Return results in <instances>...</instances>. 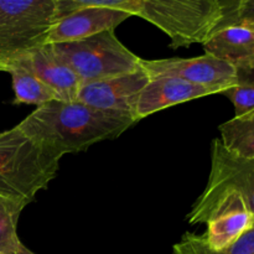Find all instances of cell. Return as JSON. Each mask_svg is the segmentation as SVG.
Listing matches in <instances>:
<instances>
[{
	"instance_id": "7c38bea8",
	"label": "cell",
	"mask_w": 254,
	"mask_h": 254,
	"mask_svg": "<svg viewBox=\"0 0 254 254\" xmlns=\"http://www.w3.org/2000/svg\"><path fill=\"white\" fill-rule=\"evenodd\" d=\"M16 60L47 84L59 96L60 101H77L81 79L54 54L50 45L37 47Z\"/></svg>"
},
{
	"instance_id": "8fae6325",
	"label": "cell",
	"mask_w": 254,
	"mask_h": 254,
	"mask_svg": "<svg viewBox=\"0 0 254 254\" xmlns=\"http://www.w3.org/2000/svg\"><path fill=\"white\" fill-rule=\"evenodd\" d=\"M216 93L217 92L215 89L191 83L180 78H173V77L150 78L136 99L133 109L134 119L138 122L156 112L170 108L176 104Z\"/></svg>"
},
{
	"instance_id": "6da1fadb",
	"label": "cell",
	"mask_w": 254,
	"mask_h": 254,
	"mask_svg": "<svg viewBox=\"0 0 254 254\" xmlns=\"http://www.w3.org/2000/svg\"><path fill=\"white\" fill-rule=\"evenodd\" d=\"M136 121L131 114L107 112L79 101H51L17 124L29 138L59 156L116 139Z\"/></svg>"
},
{
	"instance_id": "5bb4252c",
	"label": "cell",
	"mask_w": 254,
	"mask_h": 254,
	"mask_svg": "<svg viewBox=\"0 0 254 254\" xmlns=\"http://www.w3.org/2000/svg\"><path fill=\"white\" fill-rule=\"evenodd\" d=\"M0 71L7 72L11 76L15 93L12 104H35L39 107L47 102L60 101L59 96L19 60L4 64Z\"/></svg>"
},
{
	"instance_id": "9c48e42d",
	"label": "cell",
	"mask_w": 254,
	"mask_h": 254,
	"mask_svg": "<svg viewBox=\"0 0 254 254\" xmlns=\"http://www.w3.org/2000/svg\"><path fill=\"white\" fill-rule=\"evenodd\" d=\"M149 79L148 74L140 68L131 73L88 82L81 84L77 101L101 111L119 112L133 116L139 93Z\"/></svg>"
},
{
	"instance_id": "d6986e66",
	"label": "cell",
	"mask_w": 254,
	"mask_h": 254,
	"mask_svg": "<svg viewBox=\"0 0 254 254\" xmlns=\"http://www.w3.org/2000/svg\"><path fill=\"white\" fill-rule=\"evenodd\" d=\"M218 2H220V6L222 9V21L217 26V29H220V27L227 26L232 22L233 17H235L236 12H237L238 7L242 4L243 0H218Z\"/></svg>"
},
{
	"instance_id": "7402d4cb",
	"label": "cell",
	"mask_w": 254,
	"mask_h": 254,
	"mask_svg": "<svg viewBox=\"0 0 254 254\" xmlns=\"http://www.w3.org/2000/svg\"><path fill=\"white\" fill-rule=\"evenodd\" d=\"M236 24H246L248 25V26H252L254 27V19H250V20H242V21L240 22H236ZM233 25V24H232Z\"/></svg>"
},
{
	"instance_id": "e0dca14e",
	"label": "cell",
	"mask_w": 254,
	"mask_h": 254,
	"mask_svg": "<svg viewBox=\"0 0 254 254\" xmlns=\"http://www.w3.org/2000/svg\"><path fill=\"white\" fill-rule=\"evenodd\" d=\"M25 207L24 203L0 196V254H14L21 247L17 222Z\"/></svg>"
},
{
	"instance_id": "ac0fdd59",
	"label": "cell",
	"mask_w": 254,
	"mask_h": 254,
	"mask_svg": "<svg viewBox=\"0 0 254 254\" xmlns=\"http://www.w3.org/2000/svg\"><path fill=\"white\" fill-rule=\"evenodd\" d=\"M237 68V84L223 92L235 107V117L254 113V66H240Z\"/></svg>"
},
{
	"instance_id": "277c9868",
	"label": "cell",
	"mask_w": 254,
	"mask_h": 254,
	"mask_svg": "<svg viewBox=\"0 0 254 254\" xmlns=\"http://www.w3.org/2000/svg\"><path fill=\"white\" fill-rule=\"evenodd\" d=\"M54 54L81 79L82 84L140 69V57L127 49L114 30L78 41L50 45Z\"/></svg>"
},
{
	"instance_id": "2e32d148",
	"label": "cell",
	"mask_w": 254,
	"mask_h": 254,
	"mask_svg": "<svg viewBox=\"0 0 254 254\" xmlns=\"http://www.w3.org/2000/svg\"><path fill=\"white\" fill-rule=\"evenodd\" d=\"M173 254H254V226L237 242L222 251H212L207 247L203 236L185 233L173 247Z\"/></svg>"
},
{
	"instance_id": "8992f818",
	"label": "cell",
	"mask_w": 254,
	"mask_h": 254,
	"mask_svg": "<svg viewBox=\"0 0 254 254\" xmlns=\"http://www.w3.org/2000/svg\"><path fill=\"white\" fill-rule=\"evenodd\" d=\"M188 221L190 225L206 223V245L212 251H222L252 230L254 215L237 191L228 190L205 205L192 206Z\"/></svg>"
},
{
	"instance_id": "4fadbf2b",
	"label": "cell",
	"mask_w": 254,
	"mask_h": 254,
	"mask_svg": "<svg viewBox=\"0 0 254 254\" xmlns=\"http://www.w3.org/2000/svg\"><path fill=\"white\" fill-rule=\"evenodd\" d=\"M205 54L228 61L233 66H254V27L233 24L220 27L203 42Z\"/></svg>"
},
{
	"instance_id": "5b68a950",
	"label": "cell",
	"mask_w": 254,
	"mask_h": 254,
	"mask_svg": "<svg viewBox=\"0 0 254 254\" xmlns=\"http://www.w3.org/2000/svg\"><path fill=\"white\" fill-rule=\"evenodd\" d=\"M56 15L57 0H0V68L46 45Z\"/></svg>"
},
{
	"instance_id": "ffe728a7",
	"label": "cell",
	"mask_w": 254,
	"mask_h": 254,
	"mask_svg": "<svg viewBox=\"0 0 254 254\" xmlns=\"http://www.w3.org/2000/svg\"><path fill=\"white\" fill-rule=\"evenodd\" d=\"M250 19H254V0H243L230 25Z\"/></svg>"
},
{
	"instance_id": "3957f363",
	"label": "cell",
	"mask_w": 254,
	"mask_h": 254,
	"mask_svg": "<svg viewBox=\"0 0 254 254\" xmlns=\"http://www.w3.org/2000/svg\"><path fill=\"white\" fill-rule=\"evenodd\" d=\"M61 156L17 126L0 133V196L29 205L56 178Z\"/></svg>"
},
{
	"instance_id": "52a82bcc",
	"label": "cell",
	"mask_w": 254,
	"mask_h": 254,
	"mask_svg": "<svg viewBox=\"0 0 254 254\" xmlns=\"http://www.w3.org/2000/svg\"><path fill=\"white\" fill-rule=\"evenodd\" d=\"M140 67L149 76L173 77L223 93L237 84V68L228 61L205 54L192 59H140Z\"/></svg>"
},
{
	"instance_id": "44dd1931",
	"label": "cell",
	"mask_w": 254,
	"mask_h": 254,
	"mask_svg": "<svg viewBox=\"0 0 254 254\" xmlns=\"http://www.w3.org/2000/svg\"><path fill=\"white\" fill-rule=\"evenodd\" d=\"M14 254H35V253L31 252L30 250H27V248L25 247L24 245H21V247H20L19 250H17V252L14 253Z\"/></svg>"
},
{
	"instance_id": "9a60e30c",
	"label": "cell",
	"mask_w": 254,
	"mask_h": 254,
	"mask_svg": "<svg viewBox=\"0 0 254 254\" xmlns=\"http://www.w3.org/2000/svg\"><path fill=\"white\" fill-rule=\"evenodd\" d=\"M221 143L227 150L243 158H254V113L233 117L220 126Z\"/></svg>"
},
{
	"instance_id": "30bf717a",
	"label": "cell",
	"mask_w": 254,
	"mask_h": 254,
	"mask_svg": "<svg viewBox=\"0 0 254 254\" xmlns=\"http://www.w3.org/2000/svg\"><path fill=\"white\" fill-rule=\"evenodd\" d=\"M131 17L121 10L104 6H87L57 20L47 36V45L78 41L101 34Z\"/></svg>"
},
{
	"instance_id": "ba28073f",
	"label": "cell",
	"mask_w": 254,
	"mask_h": 254,
	"mask_svg": "<svg viewBox=\"0 0 254 254\" xmlns=\"http://www.w3.org/2000/svg\"><path fill=\"white\" fill-rule=\"evenodd\" d=\"M237 191L254 215V158L236 155L213 139L207 185L193 206H202L223 191Z\"/></svg>"
},
{
	"instance_id": "7a4b0ae2",
	"label": "cell",
	"mask_w": 254,
	"mask_h": 254,
	"mask_svg": "<svg viewBox=\"0 0 254 254\" xmlns=\"http://www.w3.org/2000/svg\"><path fill=\"white\" fill-rule=\"evenodd\" d=\"M87 6L121 10L168 35L173 49L203 44L222 21L218 0H57L56 21Z\"/></svg>"
}]
</instances>
